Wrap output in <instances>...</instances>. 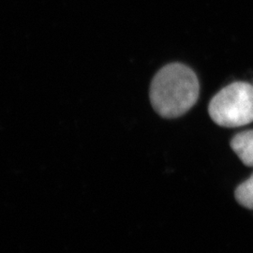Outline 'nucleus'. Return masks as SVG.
Segmentation results:
<instances>
[{
  "label": "nucleus",
  "mask_w": 253,
  "mask_h": 253,
  "mask_svg": "<svg viewBox=\"0 0 253 253\" xmlns=\"http://www.w3.org/2000/svg\"><path fill=\"white\" fill-rule=\"evenodd\" d=\"M199 89L197 76L190 68L184 64H169L154 76L149 98L161 117L178 118L196 103Z\"/></svg>",
  "instance_id": "obj_1"
},
{
  "label": "nucleus",
  "mask_w": 253,
  "mask_h": 253,
  "mask_svg": "<svg viewBox=\"0 0 253 253\" xmlns=\"http://www.w3.org/2000/svg\"><path fill=\"white\" fill-rule=\"evenodd\" d=\"M231 147L246 166L253 167V129L237 133L231 141Z\"/></svg>",
  "instance_id": "obj_3"
},
{
  "label": "nucleus",
  "mask_w": 253,
  "mask_h": 253,
  "mask_svg": "<svg viewBox=\"0 0 253 253\" xmlns=\"http://www.w3.org/2000/svg\"><path fill=\"white\" fill-rule=\"evenodd\" d=\"M211 119L218 126L237 127L253 122V85L235 82L217 93L208 105Z\"/></svg>",
  "instance_id": "obj_2"
},
{
  "label": "nucleus",
  "mask_w": 253,
  "mask_h": 253,
  "mask_svg": "<svg viewBox=\"0 0 253 253\" xmlns=\"http://www.w3.org/2000/svg\"><path fill=\"white\" fill-rule=\"evenodd\" d=\"M235 199L246 208L253 209V173L235 190Z\"/></svg>",
  "instance_id": "obj_4"
}]
</instances>
